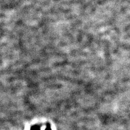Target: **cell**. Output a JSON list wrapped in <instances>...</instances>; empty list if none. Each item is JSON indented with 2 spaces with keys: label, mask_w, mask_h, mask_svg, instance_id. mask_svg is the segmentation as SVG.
<instances>
[{
  "label": "cell",
  "mask_w": 130,
  "mask_h": 130,
  "mask_svg": "<svg viewBox=\"0 0 130 130\" xmlns=\"http://www.w3.org/2000/svg\"><path fill=\"white\" fill-rule=\"evenodd\" d=\"M31 130H38V129L37 127H33L32 129H31Z\"/></svg>",
  "instance_id": "1"
}]
</instances>
